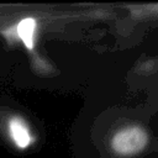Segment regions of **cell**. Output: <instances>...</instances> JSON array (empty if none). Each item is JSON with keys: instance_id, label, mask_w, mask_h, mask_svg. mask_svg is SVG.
Segmentation results:
<instances>
[{"instance_id": "7a4b0ae2", "label": "cell", "mask_w": 158, "mask_h": 158, "mask_svg": "<svg viewBox=\"0 0 158 158\" xmlns=\"http://www.w3.org/2000/svg\"><path fill=\"white\" fill-rule=\"evenodd\" d=\"M6 135L10 142L17 149H27L33 142V136L31 133L30 126L21 116L17 115L7 118Z\"/></svg>"}, {"instance_id": "6da1fadb", "label": "cell", "mask_w": 158, "mask_h": 158, "mask_svg": "<svg viewBox=\"0 0 158 158\" xmlns=\"http://www.w3.org/2000/svg\"><path fill=\"white\" fill-rule=\"evenodd\" d=\"M148 142L146 131L138 126H130L118 131L112 141V149L121 156H132L141 152Z\"/></svg>"}, {"instance_id": "3957f363", "label": "cell", "mask_w": 158, "mask_h": 158, "mask_svg": "<svg viewBox=\"0 0 158 158\" xmlns=\"http://www.w3.org/2000/svg\"><path fill=\"white\" fill-rule=\"evenodd\" d=\"M36 28H37V22H36V19L33 17H25L20 20L15 26V33L17 38L30 51L33 48V44H35Z\"/></svg>"}]
</instances>
